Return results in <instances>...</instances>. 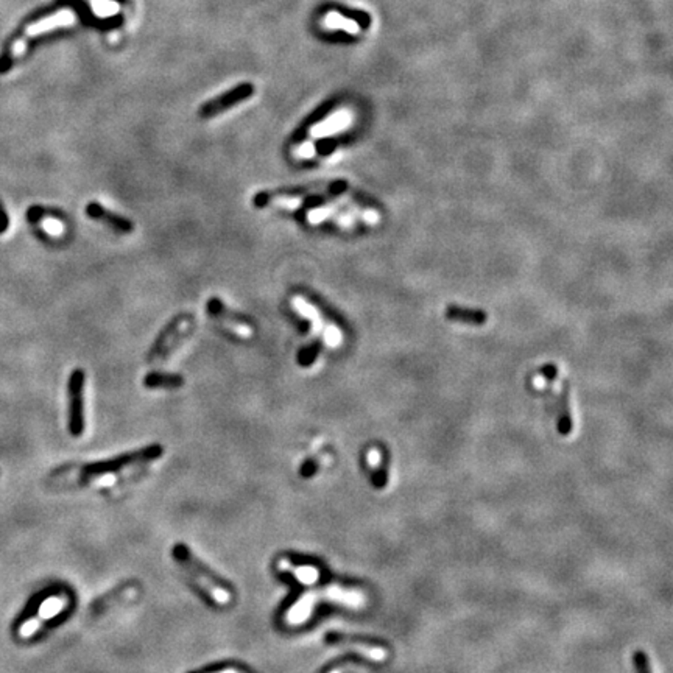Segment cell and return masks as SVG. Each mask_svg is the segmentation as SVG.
Here are the masks:
<instances>
[{"instance_id": "6da1fadb", "label": "cell", "mask_w": 673, "mask_h": 673, "mask_svg": "<svg viewBox=\"0 0 673 673\" xmlns=\"http://www.w3.org/2000/svg\"><path fill=\"white\" fill-rule=\"evenodd\" d=\"M173 557H175L176 561H178V564L184 567L186 572H189V575H191V577L195 581H197V583L203 587V589H206L209 594H211V596L215 600H217L219 603L225 605V603L230 602L231 594L228 592L225 587H221L212 577H209L207 572L198 564V561L192 557L191 552H189L187 548H184L182 546H178L173 551Z\"/></svg>"}, {"instance_id": "7a4b0ae2", "label": "cell", "mask_w": 673, "mask_h": 673, "mask_svg": "<svg viewBox=\"0 0 673 673\" xmlns=\"http://www.w3.org/2000/svg\"><path fill=\"white\" fill-rule=\"evenodd\" d=\"M83 387H84L83 370H74L69 377L68 396H69V429H70V434L75 436H80L84 429Z\"/></svg>"}, {"instance_id": "3957f363", "label": "cell", "mask_w": 673, "mask_h": 673, "mask_svg": "<svg viewBox=\"0 0 673 673\" xmlns=\"http://www.w3.org/2000/svg\"><path fill=\"white\" fill-rule=\"evenodd\" d=\"M75 21H77V16L72 10L66 8V10L56 11L55 15L42 17L41 21H36L31 25H29L27 30H25V36H27V38H24V39H21V41L13 44L11 49L16 55H22L25 52V47H27V42H25V39L42 35V33H45V31L55 30L58 27H69V25H72Z\"/></svg>"}, {"instance_id": "277c9868", "label": "cell", "mask_w": 673, "mask_h": 673, "mask_svg": "<svg viewBox=\"0 0 673 673\" xmlns=\"http://www.w3.org/2000/svg\"><path fill=\"white\" fill-rule=\"evenodd\" d=\"M189 322H191V317H187V315H178L176 318H173L172 322H170L166 326L164 331H162L161 334L158 335V338L155 340L152 348H150L148 362H153V361H156V358L164 354L168 346L172 345L175 340L178 338L181 332L187 328Z\"/></svg>"}, {"instance_id": "5b68a950", "label": "cell", "mask_w": 673, "mask_h": 673, "mask_svg": "<svg viewBox=\"0 0 673 673\" xmlns=\"http://www.w3.org/2000/svg\"><path fill=\"white\" fill-rule=\"evenodd\" d=\"M253 95V86L251 84H242V86L230 90L223 95H220L219 99H214L211 102H207L206 104H203L200 109V114L203 117H212L217 116L220 113H223L225 109L234 106L240 102H244L248 97Z\"/></svg>"}, {"instance_id": "8992f818", "label": "cell", "mask_w": 673, "mask_h": 673, "mask_svg": "<svg viewBox=\"0 0 673 673\" xmlns=\"http://www.w3.org/2000/svg\"><path fill=\"white\" fill-rule=\"evenodd\" d=\"M206 310L211 317L215 319H219L223 324H226L228 328H231L232 331H236L240 335H251V328L250 324H246L244 319H242L236 313H232L228 307L220 301L219 298H209V301L206 304Z\"/></svg>"}, {"instance_id": "52a82bcc", "label": "cell", "mask_w": 673, "mask_h": 673, "mask_svg": "<svg viewBox=\"0 0 673 673\" xmlns=\"http://www.w3.org/2000/svg\"><path fill=\"white\" fill-rule=\"evenodd\" d=\"M86 215L95 221H100V223L109 226L111 230H114L117 232L122 234H129L134 231V225L128 219L122 217V215H117L114 212L108 211L106 207H103L99 203H89L86 206Z\"/></svg>"}, {"instance_id": "ba28073f", "label": "cell", "mask_w": 673, "mask_h": 673, "mask_svg": "<svg viewBox=\"0 0 673 673\" xmlns=\"http://www.w3.org/2000/svg\"><path fill=\"white\" fill-rule=\"evenodd\" d=\"M143 385L147 388H166V390H175L181 388L184 385V377L180 374H173V372H148V374L143 377Z\"/></svg>"}, {"instance_id": "9c48e42d", "label": "cell", "mask_w": 673, "mask_h": 673, "mask_svg": "<svg viewBox=\"0 0 673 673\" xmlns=\"http://www.w3.org/2000/svg\"><path fill=\"white\" fill-rule=\"evenodd\" d=\"M322 22H323V27L326 29L343 30L346 33H351V35H356L358 33V30H361V27H358V24L354 21V19L345 17L335 11H329L328 15L323 17Z\"/></svg>"}, {"instance_id": "30bf717a", "label": "cell", "mask_w": 673, "mask_h": 673, "mask_svg": "<svg viewBox=\"0 0 673 673\" xmlns=\"http://www.w3.org/2000/svg\"><path fill=\"white\" fill-rule=\"evenodd\" d=\"M348 122H349V114L346 113V111H342V113L332 114L326 120L319 122L318 125H315V127H313L310 129V133L317 134V136H323V134L334 133V132H338V129L345 128L346 123H348Z\"/></svg>"}, {"instance_id": "8fae6325", "label": "cell", "mask_w": 673, "mask_h": 673, "mask_svg": "<svg viewBox=\"0 0 673 673\" xmlns=\"http://www.w3.org/2000/svg\"><path fill=\"white\" fill-rule=\"evenodd\" d=\"M328 639L329 640H335V642H346L349 647H352V649H354V650L363 653L365 656L374 659V661H379V659H382L385 656V653L382 650H376V649H372V647H367V645H363V644H358V642H356V640H352L349 638H345L342 635H329Z\"/></svg>"}, {"instance_id": "7c38bea8", "label": "cell", "mask_w": 673, "mask_h": 673, "mask_svg": "<svg viewBox=\"0 0 673 673\" xmlns=\"http://www.w3.org/2000/svg\"><path fill=\"white\" fill-rule=\"evenodd\" d=\"M68 600L64 597H50L39 608V619L49 620L61 612V610L66 606Z\"/></svg>"}, {"instance_id": "4fadbf2b", "label": "cell", "mask_w": 673, "mask_h": 673, "mask_svg": "<svg viewBox=\"0 0 673 673\" xmlns=\"http://www.w3.org/2000/svg\"><path fill=\"white\" fill-rule=\"evenodd\" d=\"M290 571L293 572V575H295V577L299 581H303V583H306V585H312L318 580V571L315 569V567H309V566L293 567L292 566Z\"/></svg>"}, {"instance_id": "5bb4252c", "label": "cell", "mask_w": 673, "mask_h": 673, "mask_svg": "<svg viewBox=\"0 0 673 673\" xmlns=\"http://www.w3.org/2000/svg\"><path fill=\"white\" fill-rule=\"evenodd\" d=\"M319 348H322V345H319L318 342L306 346V348L298 354V363L303 365V367H309V365L315 362V358L318 357Z\"/></svg>"}, {"instance_id": "9a60e30c", "label": "cell", "mask_w": 673, "mask_h": 673, "mask_svg": "<svg viewBox=\"0 0 673 673\" xmlns=\"http://www.w3.org/2000/svg\"><path fill=\"white\" fill-rule=\"evenodd\" d=\"M84 482H88L89 485L97 486V488H106V486L114 485V483L117 482V475L111 474V473L102 474V475L99 474V475H94V477L84 475Z\"/></svg>"}, {"instance_id": "2e32d148", "label": "cell", "mask_w": 673, "mask_h": 673, "mask_svg": "<svg viewBox=\"0 0 673 673\" xmlns=\"http://www.w3.org/2000/svg\"><path fill=\"white\" fill-rule=\"evenodd\" d=\"M633 663H635V667L638 669L639 673H651L650 659L642 650H638L633 653Z\"/></svg>"}, {"instance_id": "e0dca14e", "label": "cell", "mask_w": 673, "mask_h": 673, "mask_svg": "<svg viewBox=\"0 0 673 673\" xmlns=\"http://www.w3.org/2000/svg\"><path fill=\"white\" fill-rule=\"evenodd\" d=\"M41 625H42V620L39 617L30 619L21 626V630H19V635H21L22 638H30L31 635H33V633H36L39 628H41Z\"/></svg>"}, {"instance_id": "ac0fdd59", "label": "cell", "mask_w": 673, "mask_h": 673, "mask_svg": "<svg viewBox=\"0 0 673 673\" xmlns=\"http://www.w3.org/2000/svg\"><path fill=\"white\" fill-rule=\"evenodd\" d=\"M290 567H292V564L289 563V560H280V563H279L280 571H290Z\"/></svg>"}, {"instance_id": "d6986e66", "label": "cell", "mask_w": 673, "mask_h": 673, "mask_svg": "<svg viewBox=\"0 0 673 673\" xmlns=\"http://www.w3.org/2000/svg\"><path fill=\"white\" fill-rule=\"evenodd\" d=\"M217 673H240V672L236 670V669H225V670H220Z\"/></svg>"}, {"instance_id": "ffe728a7", "label": "cell", "mask_w": 673, "mask_h": 673, "mask_svg": "<svg viewBox=\"0 0 673 673\" xmlns=\"http://www.w3.org/2000/svg\"><path fill=\"white\" fill-rule=\"evenodd\" d=\"M332 673H338V672H332Z\"/></svg>"}]
</instances>
